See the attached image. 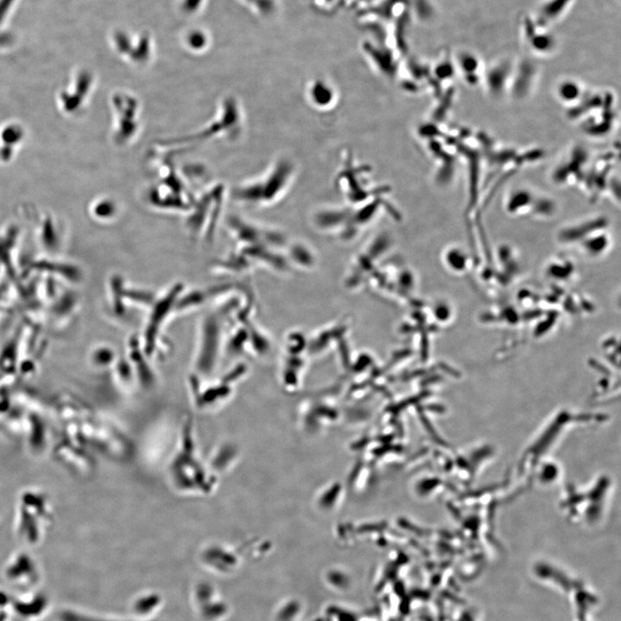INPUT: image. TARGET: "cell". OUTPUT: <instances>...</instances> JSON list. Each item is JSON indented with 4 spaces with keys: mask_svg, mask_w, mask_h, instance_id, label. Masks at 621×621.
Returning a JSON list of instances; mask_svg holds the SVG:
<instances>
[{
    "mask_svg": "<svg viewBox=\"0 0 621 621\" xmlns=\"http://www.w3.org/2000/svg\"><path fill=\"white\" fill-rule=\"evenodd\" d=\"M536 19L527 20L524 24V35L533 51L536 52L551 51L556 45L554 34L549 32V28Z\"/></svg>",
    "mask_w": 621,
    "mask_h": 621,
    "instance_id": "1",
    "label": "cell"
},
{
    "mask_svg": "<svg viewBox=\"0 0 621 621\" xmlns=\"http://www.w3.org/2000/svg\"><path fill=\"white\" fill-rule=\"evenodd\" d=\"M318 13L333 16L341 11L352 8V0H303Z\"/></svg>",
    "mask_w": 621,
    "mask_h": 621,
    "instance_id": "2",
    "label": "cell"
}]
</instances>
